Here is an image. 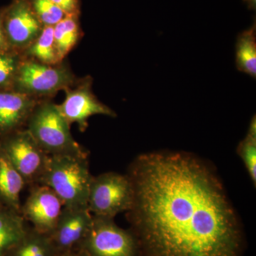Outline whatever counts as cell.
<instances>
[{
	"instance_id": "cell-18",
	"label": "cell",
	"mask_w": 256,
	"mask_h": 256,
	"mask_svg": "<svg viewBox=\"0 0 256 256\" xmlns=\"http://www.w3.org/2000/svg\"><path fill=\"white\" fill-rule=\"evenodd\" d=\"M237 68L256 78V25L242 32L238 37L236 52Z\"/></svg>"
},
{
	"instance_id": "cell-12",
	"label": "cell",
	"mask_w": 256,
	"mask_h": 256,
	"mask_svg": "<svg viewBox=\"0 0 256 256\" xmlns=\"http://www.w3.org/2000/svg\"><path fill=\"white\" fill-rule=\"evenodd\" d=\"M40 101L13 90L0 89V138L26 128Z\"/></svg>"
},
{
	"instance_id": "cell-6",
	"label": "cell",
	"mask_w": 256,
	"mask_h": 256,
	"mask_svg": "<svg viewBox=\"0 0 256 256\" xmlns=\"http://www.w3.org/2000/svg\"><path fill=\"white\" fill-rule=\"evenodd\" d=\"M75 249L87 256H137L139 250L134 234L116 225L114 218L96 216Z\"/></svg>"
},
{
	"instance_id": "cell-20",
	"label": "cell",
	"mask_w": 256,
	"mask_h": 256,
	"mask_svg": "<svg viewBox=\"0 0 256 256\" xmlns=\"http://www.w3.org/2000/svg\"><path fill=\"white\" fill-rule=\"evenodd\" d=\"M244 164L248 172L252 182H256V118H252L248 132L245 139L240 143L238 149Z\"/></svg>"
},
{
	"instance_id": "cell-13",
	"label": "cell",
	"mask_w": 256,
	"mask_h": 256,
	"mask_svg": "<svg viewBox=\"0 0 256 256\" xmlns=\"http://www.w3.org/2000/svg\"><path fill=\"white\" fill-rule=\"evenodd\" d=\"M26 186V182L0 148V201L20 212V194Z\"/></svg>"
},
{
	"instance_id": "cell-24",
	"label": "cell",
	"mask_w": 256,
	"mask_h": 256,
	"mask_svg": "<svg viewBox=\"0 0 256 256\" xmlns=\"http://www.w3.org/2000/svg\"><path fill=\"white\" fill-rule=\"evenodd\" d=\"M60 256H86L85 254H82V252H78L76 249H74V250H72V252H67V254H63V255H60Z\"/></svg>"
},
{
	"instance_id": "cell-7",
	"label": "cell",
	"mask_w": 256,
	"mask_h": 256,
	"mask_svg": "<svg viewBox=\"0 0 256 256\" xmlns=\"http://www.w3.org/2000/svg\"><path fill=\"white\" fill-rule=\"evenodd\" d=\"M0 148L28 186L38 184L50 156L40 148L26 128L0 138Z\"/></svg>"
},
{
	"instance_id": "cell-10",
	"label": "cell",
	"mask_w": 256,
	"mask_h": 256,
	"mask_svg": "<svg viewBox=\"0 0 256 256\" xmlns=\"http://www.w3.org/2000/svg\"><path fill=\"white\" fill-rule=\"evenodd\" d=\"M64 204L55 192L45 186H30V194L21 206L20 213L40 233L50 235L54 229Z\"/></svg>"
},
{
	"instance_id": "cell-19",
	"label": "cell",
	"mask_w": 256,
	"mask_h": 256,
	"mask_svg": "<svg viewBox=\"0 0 256 256\" xmlns=\"http://www.w3.org/2000/svg\"><path fill=\"white\" fill-rule=\"evenodd\" d=\"M22 60V54L16 50L0 52V89H12L18 66Z\"/></svg>"
},
{
	"instance_id": "cell-14",
	"label": "cell",
	"mask_w": 256,
	"mask_h": 256,
	"mask_svg": "<svg viewBox=\"0 0 256 256\" xmlns=\"http://www.w3.org/2000/svg\"><path fill=\"white\" fill-rule=\"evenodd\" d=\"M28 226L20 212L0 201V256H5L28 232Z\"/></svg>"
},
{
	"instance_id": "cell-8",
	"label": "cell",
	"mask_w": 256,
	"mask_h": 256,
	"mask_svg": "<svg viewBox=\"0 0 256 256\" xmlns=\"http://www.w3.org/2000/svg\"><path fill=\"white\" fill-rule=\"evenodd\" d=\"M92 78L88 76L78 78L73 86L64 92L66 98L58 110L68 124H78L80 132H85L88 127V119L95 114L116 117V114L108 106L101 102L92 90Z\"/></svg>"
},
{
	"instance_id": "cell-23",
	"label": "cell",
	"mask_w": 256,
	"mask_h": 256,
	"mask_svg": "<svg viewBox=\"0 0 256 256\" xmlns=\"http://www.w3.org/2000/svg\"><path fill=\"white\" fill-rule=\"evenodd\" d=\"M5 6L0 8V52L12 50L6 40L4 28Z\"/></svg>"
},
{
	"instance_id": "cell-15",
	"label": "cell",
	"mask_w": 256,
	"mask_h": 256,
	"mask_svg": "<svg viewBox=\"0 0 256 256\" xmlns=\"http://www.w3.org/2000/svg\"><path fill=\"white\" fill-rule=\"evenodd\" d=\"M80 15H66L54 26V37L58 58L63 62L82 36Z\"/></svg>"
},
{
	"instance_id": "cell-3",
	"label": "cell",
	"mask_w": 256,
	"mask_h": 256,
	"mask_svg": "<svg viewBox=\"0 0 256 256\" xmlns=\"http://www.w3.org/2000/svg\"><path fill=\"white\" fill-rule=\"evenodd\" d=\"M26 129L48 156L88 158V152L74 140L70 124L60 114L57 104L50 99L37 104L28 120Z\"/></svg>"
},
{
	"instance_id": "cell-9",
	"label": "cell",
	"mask_w": 256,
	"mask_h": 256,
	"mask_svg": "<svg viewBox=\"0 0 256 256\" xmlns=\"http://www.w3.org/2000/svg\"><path fill=\"white\" fill-rule=\"evenodd\" d=\"M43 28L30 0H12L5 6L4 28L12 50L22 53L36 40Z\"/></svg>"
},
{
	"instance_id": "cell-1",
	"label": "cell",
	"mask_w": 256,
	"mask_h": 256,
	"mask_svg": "<svg viewBox=\"0 0 256 256\" xmlns=\"http://www.w3.org/2000/svg\"><path fill=\"white\" fill-rule=\"evenodd\" d=\"M130 220L144 256H240L242 236L217 178L188 154L134 160Z\"/></svg>"
},
{
	"instance_id": "cell-2",
	"label": "cell",
	"mask_w": 256,
	"mask_h": 256,
	"mask_svg": "<svg viewBox=\"0 0 256 256\" xmlns=\"http://www.w3.org/2000/svg\"><path fill=\"white\" fill-rule=\"evenodd\" d=\"M92 178L88 158L52 156L38 184L52 188L62 200L64 207L88 208Z\"/></svg>"
},
{
	"instance_id": "cell-5",
	"label": "cell",
	"mask_w": 256,
	"mask_h": 256,
	"mask_svg": "<svg viewBox=\"0 0 256 256\" xmlns=\"http://www.w3.org/2000/svg\"><path fill=\"white\" fill-rule=\"evenodd\" d=\"M133 196L132 182L128 175L104 173L92 178L88 208L92 216L114 218L121 212L130 210Z\"/></svg>"
},
{
	"instance_id": "cell-16",
	"label": "cell",
	"mask_w": 256,
	"mask_h": 256,
	"mask_svg": "<svg viewBox=\"0 0 256 256\" xmlns=\"http://www.w3.org/2000/svg\"><path fill=\"white\" fill-rule=\"evenodd\" d=\"M24 58L54 65L62 62L56 48L54 26H44L38 37L22 52Z\"/></svg>"
},
{
	"instance_id": "cell-22",
	"label": "cell",
	"mask_w": 256,
	"mask_h": 256,
	"mask_svg": "<svg viewBox=\"0 0 256 256\" xmlns=\"http://www.w3.org/2000/svg\"><path fill=\"white\" fill-rule=\"evenodd\" d=\"M66 15H80V0H52Z\"/></svg>"
},
{
	"instance_id": "cell-21",
	"label": "cell",
	"mask_w": 256,
	"mask_h": 256,
	"mask_svg": "<svg viewBox=\"0 0 256 256\" xmlns=\"http://www.w3.org/2000/svg\"><path fill=\"white\" fill-rule=\"evenodd\" d=\"M30 2L44 26H54L66 16L52 0H30Z\"/></svg>"
},
{
	"instance_id": "cell-4",
	"label": "cell",
	"mask_w": 256,
	"mask_h": 256,
	"mask_svg": "<svg viewBox=\"0 0 256 256\" xmlns=\"http://www.w3.org/2000/svg\"><path fill=\"white\" fill-rule=\"evenodd\" d=\"M78 80L65 60L50 65L23 57L12 90L38 100H52Z\"/></svg>"
},
{
	"instance_id": "cell-11",
	"label": "cell",
	"mask_w": 256,
	"mask_h": 256,
	"mask_svg": "<svg viewBox=\"0 0 256 256\" xmlns=\"http://www.w3.org/2000/svg\"><path fill=\"white\" fill-rule=\"evenodd\" d=\"M92 220L87 208L64 207L54 229L48 235L55 256L74 250L86 235Z\"/></svg>"
},
{
	"instance_id": "cell-17",
	"label": "cell",
	"mask_w": 256,
	"mask_h": 256,
	"mask_svg": "<svg viewBox=\"0 0 256 256\" xmlns=\"http://www.w3.org/2000/svg\"><path fill=\"white\" fill-rule=\"evenodd\" d=\"M5 256H55L50 237L28 226L23 238Z\"/></svg>"
},
{
	"instance_id": "cell-25",
	"label": "cell",
	"mask_w": 256,
	"mask_h": 256,
	"mask_svg": "<svg viewBox=\"0 0 256 256\" xmlns=\"http://www.w3.org/2000/svg\"><path fill=\"white\" fill-rule=\"evenodd\" d=\"M244 1H245L247 3L248 5L249 8H252V9L255 8L256 0H244Z\"/></svg>"
}]
</instances>
